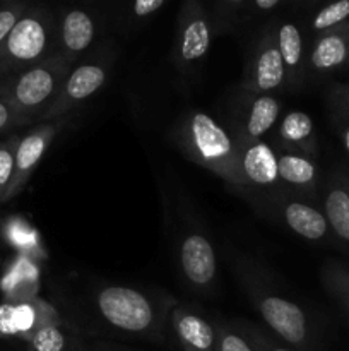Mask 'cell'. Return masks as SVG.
<instances>
[{"mask_svg": "<svg viewBox=\"0 0 349 351\" xmlns=\"http://www.w3.org/2000/svg\"><path fill=\"white\" fill-rule=\"evenodd\" d=\"M349 62V23L325 31L313 45L310 64L318 72H331Z\"/></svg>", "mask_w": 349, "mask_h": 351, "instance_id": "obj_11", "label": "cell"}, {"mask_svg": "<svg viewBox=\"0 0 349 351\" xmlns=\"http://www.w3.org/2000/svg\"><path fill=\"white\" fill-rule=\"evenodd\" d=\"M33 351H64L65 336L57 326H41L31 338Z\"/></svg>", "mask_w": 349, "mask_h": 351, "instance_id": "obj_23", "label": "cell"}, {"mask_svg": "<svg viewBox=\"0 0 349 351\" xmlns=\"http://www.w3.org/2000/svg\"><path fill=\"white\" fill-rule=\"evenodd\" d=\"M260 317L266 324L293 346H303L308 339V324L305 312L293 302L272 293H253Z\"/></svg>", "mask_w": 349, "mask_h": 351, "instance_id": "obj_5", "label": "cell"}, {"mask_svg": "<svg viewBox=\"0 0 349 351\" xmlns=\"http://www.w3.org/2000/svg\"><path fill=\"white\" fill-rule=\"evenodd\" d=\"M325 218L335 235L349 242V189L335 184L328 189L325 197Z\"/></svg>", "mask_w": 349, "mask_h": 351, "instance_id": "obj_17", "label": "cell"}, {"mask_svg": "<svg viewBox=\"0 0 349 351\" xmlns=\"http://www.w3.org/2000/svg\"><path fill=\"white\" fill-rule=\"evenodd\" d=\"M5 95V79H0V99H3Z\"/></svg>", "mask_w": 349, "mask_h": 351, "instance_id": "obj_32", "label": "cell"}, {"mask_svg": "<svg viewBox=\"0 0 349 351\" xmlns=\"http://www.w3.org/2000/svg\"><path fill=\"white\" fill-rule=\"evenodd\" d=\"M16 125H23V120L5 99H0V130H7Z\"/></svg>", "mask_w": 349, "mask_h": 351, "instance_id": "obj_26", "label": "cell"}, {"mask_svg": "<svg viewBox=\"0 0 349 351\" xmlns=\"http://www.w3.org/2000/svg\"><path fill=\"white\" fill-rule=\"evenodd\" d=\"M98 308L113 328L135 335L149 331L156 317L149 298L127 287L103 288L98 295Z\"/></svg>", "mask_w": 349, "mask_h": 351, "instance_id": "obj_4", "label": "cell"}, {"mask_svg": "<svg viewBox=\"0 0 349 351\" xmlns=\"http://www.w3.org/2000/svg\"><path fill=\"white\" fill-rule=\"evenodd\" d=\"M26 10L27 5L24 2L0 3V47H2V43L7 40L10 31L14 29L17 21L23 17V14L26 12Z\"/></svg>", "mask_w": 349, "mask_h": 351, "instance_id": "obj_24", "label": "cell"}, {"mask_svg": "<svg viewBox=\"0 0 349 351\" xmlns=\"http://www.w3.org/2000/svg\"><path fill=\"white\" fill-rule=\"evenodd\" d=\"M348 65H349V62H348Z\"/></svg>", "mask_w": 349, "mask_h": 351, "instance_id": "obj_34", "label": "cell"}, {"mask_svg": "<svg viewBox=\"0 0 349 351\" xmlns=\"http://www.w3.org/2000/svg\"><path fill=\"white\" fill-rule=\"evenodd\" d=\"M216 351H255L245 338L228 329H219L216 339Z\"/></svg>", "mask_w": 349, "mask_h": 351, "instance_id": "obj_25", "label": "cell"}, {"mask_svg": "<svg viewBox=\"0 0 349 351\" xmlns=\"http://www.w3.org/2000/svg\"><path fill=\"white\" fill-rule=\"evenodd\" d=\"M70 64L72 60L64 53H55L41 64L5 77L3 99L12 106L23 123L43 120L70 72Z\"/></svg>", "mask_w": 349, "mask_h": 351, "instance_id": "obj_1", "label": "cell"}, {"mask_svg": "<svg viewBox=\"0 0 349 351\" xmlns=\"http://www.w3.org/2000/svg\"><path fill=\"white\" fill-rule=\"evenodd\" d=\"M283 215L287 226L303 239L320 240L327 235V218L311 206L303 202H287Z\"/></svg>", "mask_w": 349, "mask_h": 351, "instance_id": "obj_15", "label": "cell"}, {"mask_svg": "<svg viewBox=\"0 0 349 351\" xmlns=\"http://www.w3.org/2000/svg\"><path fill=\"white\" fill-rule=\"evenodd\" d=\"M281 106L270 95H259L253 99L245 123V137L250 144L259 143L263 134L269 132L277 122Z\"/></svg>", "mask_w": 349, "mask_h": 351, "instance_id": "obj_16", "label": "cell"}, {"mask_svg": "<svg viewBox=\"0 0 349 351\" xmlns=\"http://www.w3.org/2000/svg\"><path fill=\"white\" fill-rule=\"evenodd\" d=\"M55 136V125H41L38 129L31 130L27 136L21 137L19 146L16 153V168H14V178L10 184L7 201L12 199L14 195L19 194L27 184V180L33 175L34 168L43 158L44 151L50 146L51 139Z\"/></svg>", "mask_w": 349, "mask_h": 351, "instance_id": "obj_7", "label": "cell"}, {"mask_svg": "<svg viewBox=\"0 0 349 351\" xmlns=\"http://www.w3.org/2000/svg\"><path fill=\"white\" fill-rule=\"evenodd\" d=\"M105 82L106 69L101 64L89 62V64L77 65L68 72L64 86L60 88L48 112L44 113L43 120H51L64 115L65 112L74 108L77 103L84 101L89 96L94 95Z\"/></svg>", "mask_w": 349, "mask_h": 351, "instance_id": "obj_6", "label": "cell"}, {"mask_svg": "<svg viewBox=\"0 0 349 351\" xmlns=\"http://www.w3.org/2000/svg\"><path fill=\"white\" fill-rule=\"evenodd\" d=\"M286 77V67L281 58L277 40L272 34H267L260 43L257 57L253 60L252 77H250V89L259 95H267L272 89L279 88Z\"/></svg>", "mask_w": 349, "mask_h": 351, "instance_id": "obj_10", "label": "cell"}, {"mask_svg": "<svg viewBox=\"0 0 349 351\" xmlns=\"http://www.w3.org/2000/svg\"><path fill=\"white\" fill-rule=\"evenodd\" d=\"M242 171L246 184L272 185L279 180L277 156L266 143H252L242 153Z\"/></svg>", "mask_w": 349, "mask_h": 351, "instance_id": "obj_14", "label": "cell"}, {"mask_svg": "<svg viewBox=\"0 0 349 351\" xmlns=\"http://www.w3.org/2000/svg\"><path fill=\"white\" fill-rule=\"evenodd\" d=\"M277 173H279V180L303 187V185L313 184L317 178V168L313 161L301 154L284 153L277 156Z\"/></svg>", "mask_w": 349, "mask_h": 351, "instance_id": "obj_18", "label": "cell"}, {"mask_svg": "<svg viewBox=\"0 0 349 351\" xmlns=\"http://www.w3.org/2000/svg\"><path fill=\"white\" fill-rule=\"evenodd\" d=\"M277 48L284 67L289 71H296L303 57V40H301L300 27L293 23H283L277 31Z\"/></svg>", "mask_w": 349, "mask_h": 351, "instance_id": "obj_20", "label": "cell"}, {"mask_svg": "<svg viewBox=\"0 0 349 351\" xmlns=\"http://www.w3.org/2000/svg\"><path fill=\"white\" fill-rule=\"evenodd\" d=\"M349 17V0H339V2L331 3V5L324 7L317 16L311 21V29L318 31V33H325L334 27L341 26L346 23Z\"/></svg>", "mask_w": 349, "mask_h": 351, "instance_id": "obj_22", "label": "cell"}, {"mask_svg": "<svg viewBox=\"0 0 349 351\" xmlns=\"http://www.w3.org/2000/svg\"><path fill=\"white\" fill-rule=\"evenodd\" d=\"M281 3V0H255L253 5L260 10H272Z\"/></svg>", "mask_w": 349, "mask_h": 351, "instance_id": "obj_29", "label": "cell"}, {"mask_svg": "<svg viewBox=\"0 0 349 351\" xmlns=\"http://www.w3.org/2000/svg\"><path fill=\"white\" fill-rule=\"evenodd\" d=\"M281 141L293 147L310 149L313 139V120L303 112H291L283 119L279 127Z\"/></svg>", "mask_w": 349, "mask_h": 351, "instance_id": "obj_19", "label": "cell"}, {"mask_svg": "<svg viewBox=\"0 0 349 351\" xmlns=\"http://www.w3.org/2000/svg\"><path fill=\"white\" fill-rule=\"evenodd\" d=\"M173 328L185 351H214L216 331L205 319L187 308L173 312Z\"/></svg>", "mask_w": 349, "mask_h": 351, "instance_id": "obj_13", "label": "cell"}, {"mask_svg": "<svg viewBox=\"0 0 349 351\" xmlns=\"http://www.w3.org/2000/svg\"><path fill=\"white\" fill-rule=\"evenodd\" d=\"M58 45L55 17L43 7H27L0 47V75L23 72L53 57Z\"/></svg>", "mask_w": 349, "mask_h": 351, "instance_id": "obj_2", "label": "cell"}, {"mask_svg": "<svg viewBox=\"0 0 349 351\" xmlns=\"http://www.w3.org/2000/svg\"><path fill=\"white\" fill-rule=\"evenodd\" d=\"M181 144L188 156L235 185H246L242 171V154L231 136L207 113H192L181 127Z\"/></svg>", "mask_w": 349, "mask_h": 351, "instance_id": "obj_3", "label": "cell"}, {"mask_svg": "<svg viewBox=\"0 0 349 351\" xmlns=\"http://www.w3.org/2000/svg\"><path fill=\"white\" fill-rule=\"evenodd\" d=\"M180 264L183 276L194 287L205 288L216 276V254L209 240L201 233H192L180 249Z\"/></svg>", "mask_w": 349, "mask_h": 351, "instance_id": "obj_9", "label": "cell"}, {"mask_svg": "<svg viewBox=\"0 0 349 351\" xmlns=\"http://www.w3.org/2000/svg\"><path fill=\"white\" fill-rule=\"evenodd\" d=\"M255 351H289L286 348H279V346H274L270 345V343L263 341V339H260V341H257L255 339Z\"/></svg>", "mask_w": 349, "mask_h": 351, "instance_id": "obj_30", "label": "cell"}, {"mask_svg": "<svg viewBox=\"0 0 349 351\" xmlns=\"http://www.w3.org/2000/svg\"><path fill=\"white\" fill-rule=\"evenodd\" d=\"M346 103H348V106H349V91H348V95H346Z\"/></svg>", "mask_w": 349, "mask_h": 351, "instance_id": "obj_33", "label": "cell"}, {"mask_svg": "<svg viewBox=\"0 0 349 351\" xmlns=\"http://www.w3.org/2000/svg\"><path fill=\"white\" fill-rule=\"evenodd\" d=\"M211 45V29L205 14L197 2L185 3L180 23L178 57L185 64L198 62L207 55Z\"/></svg>", "mask_w": 349, "mask_h": 351, "instance_id": "obj_8", "label": "cell"}, {"mask_svg": "<svg viewBox=\"0 0 349 351\" xmlns=\"http://www.w3.org/2000/svg\"><path fill=\"white\" fill-rule=\"evenodd\" d=\"M334 287H335V290L339 291V295H341L342 300H344L349 307V274L335 273L334 274Z\"/></svg>", "mask_w": 349, "mask_h": 351, "instance_id": "obj_28", "label": "cell"}, {"mask_svg": "<svg viewBox=\"0 0 349 351\" xmlns=\"http://www.w3.org/2000/svg\"><path fill=\"white\" fill-rule=\"evenodd\" d=\"M163 5L164 0H137V2H133L132 10L135 16L146 17L149 16V14L156 12V10L161 9Z\"/></svg>", "mask_w": 349, "mask_h": 351, "instance_id": "obj_27", "label": "cell"}, {"mask_svg": "<svg viewBox=\"0 0 349 351\" xmlns=\"http://www.w3.org/2000/svg\"><path fill=\"white\" fill-rule=\"evenodd\" d=\"M19 137L12 136L10 139L0 143V204L7 202L10 184L16 168V153L19 146Z\"/></svg>", "mask_w": 349, "mask_h": 351, "instance_id": "obj_21", "label": "cell"}, {"mask_svg": "<svg viewBox=\"0 0 349 351\" xmlns=\"http://www.w3.org/2000/svg\"><path fill=\"white\" fill-rule=\"evenodd\" d=\"M0 336H2V335H0Z\"/></svg>", "mask_w": 349, "mask_h": 351, "instance_id": "obj_35", "label": "cell"}, {"mask_svg": "<svg viewBox=\"0 0 349 351\" xmlns=\"http://www.w3.org/2000/svg\"><path fill=\"white\" fill-rule=\"evenodd\" d=\"M96 26L91 14L82 9L68 10L58 26V43L62 51L68 60L81 55L94 41Z\"/></svg>", "mask_w": 349, "mask_h": 351, "instance_id": "obj_12", "label": "cell"}, {"mask_svg": "<svg viewBox=\"0 0 349 351\" xmlns=\"http://www.w3.org/2000/svg\"><path fill=\"white\" fill-rule=\"evenodd\" d=\"M342 143H344L346 151H348V154H349V125L346 127L344 132H342Z\"/></svg>", "mask_w": 349, "mask_h": 351, "instance_id": "obj_31", "label": "cell"}]
</instances>
